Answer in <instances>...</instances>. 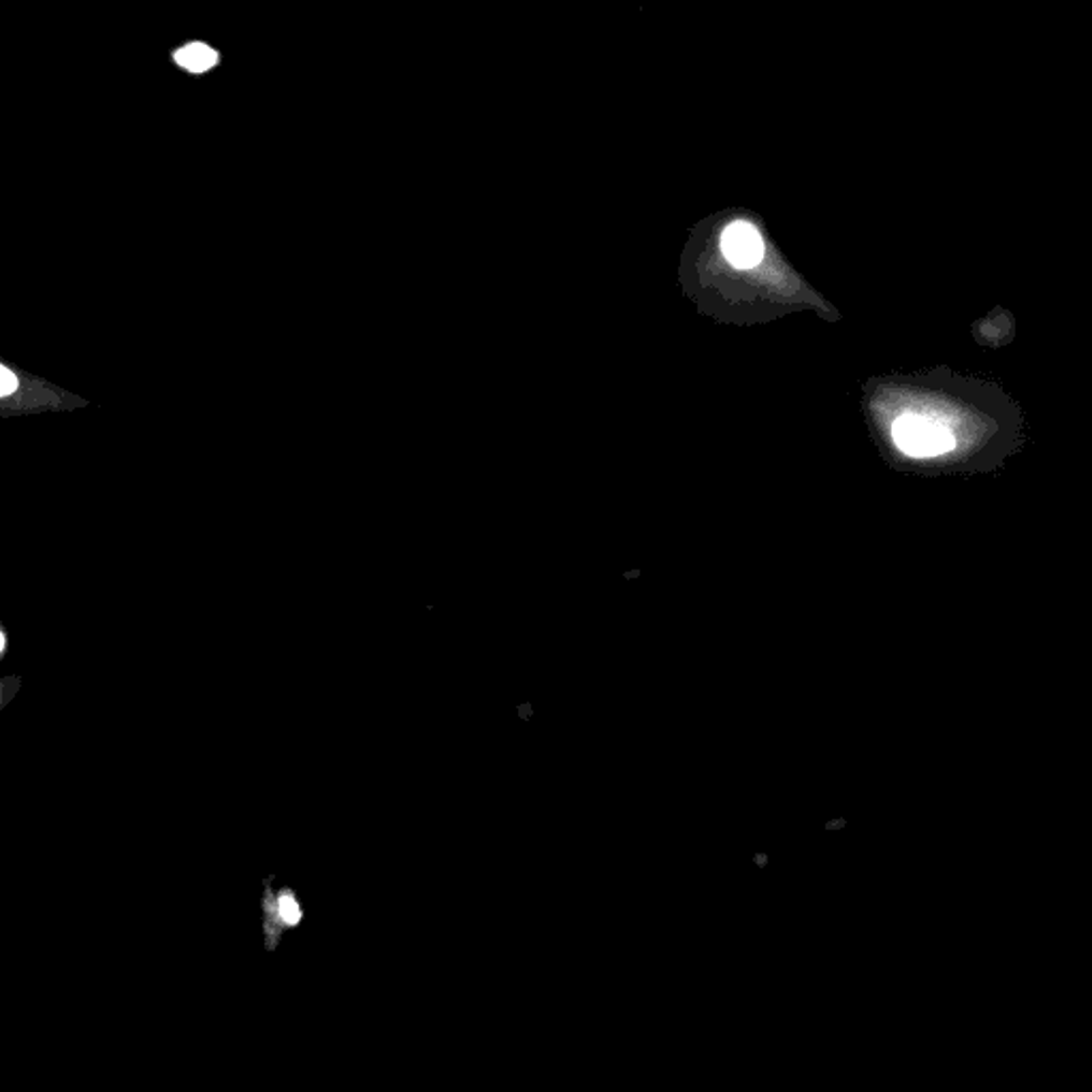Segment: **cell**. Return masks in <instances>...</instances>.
I'll return each instance as SVG.
<instances>
[{"mask_svg": "<svg viewBox=\"0 0 1092 1092\" xmlns=\"http://www.w3.org/2000/svg\"><path fill=\"white\" fill-rule=\"evenodd\" d=\"M721 253L738 270L756 268L764 257V242L749 222H732L721 235Z\"/></svg>", "mask_w": 1092, "mask_h": 1092, "instance_id": "cell-2", "label": "cell"}, {"mask_svg": "<svg viewBox=\"0 0 1092 1092\" xmlns=\"http://www.w3.org/2000/svg\"><path fill=\"white\" fill-rule=\"evenodd\" d=\"M175 60L179 67H184L192 73H203L218 62V54L212 47H207L205 43H190L175 54Z\"/></svg>", "mask_w": 1092, "mask_h": 1092, "instance_id": "cell-3", "label": "cell"}, {"mask_svg": "<svg viewBox=\"0 0 1092 1092\" xmlns=\"http://www.w3.org/2000/svg\"><path fill=\"white\" fill-rule=\"evenodd\" d=\"M894 444L909 457H937L956 448V437L939 422L922 416H903L892 427Z\"/></svg>", "mask_w": 1092, "mask_h": 1092, "instance_id": "cell-1", "label": "cell"}, {"mask_svg": "<svg viewBox=\"0 0 1092 1092\" xmlns=\"http://www.w3.org/2000/svg\"><path fill=\"white\" fill-rule=\"evenodd\" d=\"M2 649H4V636H2V632H0V651H2Z\"/></svg>", "mask_w": 1092, "mask_h": 1092, "instance_id": "cell-6", "label": "cell"}, {"mask_svg": "<svg viewBox=\"0 0 1092 1092\" xmlns=\"http://www.w3.org/2000/svg\"><path fill=\"white\" fill-rule=\"evenodd\" d=\"M279 911H282V916H284V920H286L288 924H297V922H299V918H301L299 905H297L290 896L282 899V903H279Z\"/></svg>", "mask_w": 1092, "mask_h": 1092, "instance_id": "cell-4", "label": "cell"}, {"mask_svg": "<svg viewBox=\"0 0 1092 1092\" xmlns=\"http://www.w3.org/2000/svg\"><path fill=\"white\" fill-rule=\"evenodd\" d=\"M15 389H17V378H15L9 370H4V368L0 365V396L13 393Z\"/></svg>", "mask_w": 1092, "mask_h": 1092, "instance_id": "cell-5", "label": "cell"}]
</instances>
